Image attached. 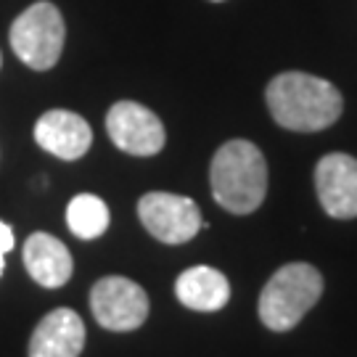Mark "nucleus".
Here are the masks:
<instances>
[{"label": "nucleus", "instance_id": "9b49d317", "mask_svg": "<svg viewBox=\"0 0 357 357\" xmlns=\"http://www.w3.org/2000/svg\"><path fill=\"white\" fill-rule=\"evenodd\" d=\"M24 268L43 289H61L72 278V255L51 233H32L24 243Z\"/></svg>", "mask_w": 357, "mask_h": 357}, {"label": "nucleus", "instance_id": "423d86ee", "mask_svg": "<svg viewBox=\"0 0 357 357\" xmlns=\"http://www.w3.org/2000/svg\"><path fill=\"white\" fill-rule=\"evenodd\" d=\"M138 217L143 228L151 233L156 241L178 246L196 238L202 230V212L193 199L178 193L151 191L138 202Z\"/></svg>", "mask_w": 357, "mask_h": 357}, {"label": "nucleus", "instance_id": "39448f33", "mask_svg": "<svg viewBox=\"0 0 357 357\" xmlns=\"http://www.w3.org/2000/svg\"><path fill=\"white\" fill-rule=\"evenodd\" d=\"M90 310L106 331H135L149 318V296L125 275H106L90 291Z\"/></svg>", "mask_w": 357, "mask_h": 357}, {"label": "nucleus", "instance_id": "6e6552de", "mask_svg": "<svg viewBox=\"0 0 357 357\" xmlns=\"http://www.w3.org/2000/svg\"><path fill=\"white\" fill-rule=\"evenodd\" d=\"M315 188L326 215L357 217V159L349 153H326L315 167Z\"/></svg>", "mask_w": 357, "mask_h": 357}, {"label": "nucleus", "instance_id": "7ed1b4c3", "mask_svg": "<svg viewBox=\"0 0 357 357\" xmlns=\"http://www.w3.org/2000/svg\"><path fill=\"white\" fill-rule=\"evenodd\" d=\"M323 278L312 265L291 262L273 273L259 294V320L270 331L283 333L299 326L302 318L318 305Z\"/></svg>", "mask_w": 357, "mask_h": 357}, {"label": "nucleus", "instance_id": "f8f14e48", "mask_svg": "<svg viewBox=\"0 0 357 357\" xmlns=\"http://www.w3.org/2000/svg\"><path fill=\"white\" fill-rule=\"evenodd\" d=\"M175 294L180 305L196 310V312H217L228 305L230 283L228 278L215 268H188L183 270L175 281Z\"/></svg>", "mask_w": 357, "mask_h": 357}, {"label": "nucleus", "instance_id": "4468645a", "mask_svg": "<svg viewBox=\"0 0 357 357\" xmlns=\"http://www.w3.org/2000/svg\"><path fill=\"white\" fill-rule=\"evenodd\" d=\"M13 249V230L0 220V275H3V265H6V255Z\"/></svg>", "mask_w": 357, "mask_h": 357}, {"label": "nucleus", "instance_id": "1a4fd4ad", "mask_svg": "<svg viewBox=\"0 0 357 357\" xmlns=\"http://www.w3.org/2000/svg\"><path fill=\"white\" fill-rule=\"evenodd\" d=\"M35 141L43 151L53 153L56 159L77 162L88 153L93 143L90 125L75 112L66 109H51L38 119L35 125Z\"/></svg>", "mask_w": 357, "mask_h": 357}, {"label": "nucleus", "instance_id": "0eeeda50", "mask_svg": "<svg viewBox=\"0 0 357 357\" xmlns=\"http://www.w3.org/2000/svg\"><path fill=\"white\" fill-rule=\"evenodd\" d=\"M106 132L119 151L132 156H153L165 149V125L143 103L119 101L106 114Z\"/></svg>", "mask_w": 357, "mask_h": 357}, {"label": "nucleus", "instance_id": "ddd939ff", "mask_svg": "<svg viewBox=\"0 0 357 357\" xmlns=\"http://www.w3.org/2000/svg\"><path fill=\"white\" fill-rule=\"evenodd\" d=\"M66 225L82 241H93L109 228V206L93 193H79L66 206Z\"/></svg>", "mask_w": 357, "mask_h": 357}, {"label": "nucleus", "instance_id": "20e7f679", "mask_svg": "<svg viewBox=\"0 0 357 357\" xmlns=\"http://www.w3.org/2000/svg\"><path fill=\"white\" fill-rule=\"evenodd\" d=\"M8 38L19 61H24L35 72H48L56 66L64 51V16L48 0L32 3L26 11L13 19Z\"/></svg>", "mask_w": 357, "mask_h": 357}, {"label": "nucleus", "instance_id": "2eb2a0df", "mask_svg": "<svg viewBox=\"0 0 357 357\" xmlns=\"http://www.w3.org/2000/svg\"><path fill=\"white\" fill-rule=\"evenodd\" d=\"M215 3H220V0H215Z\"/></svg>", "mask_w": 357, "mask_h": 357}, {"label": "nucleus", "instance_id": "9d476101", "mask_svg": "<svg viewBox=\"0 0 357 357\" xmlns=\"http://www.w3.org/2000/svg\"><path fill=\"white\" fill-rule=\"evenodd\" d=\"M85 323L69 307H59L38 323L29 339V357H79Z\"/></svg>", "mask_w": 357, "mask_h": 357}, {"label": "nucleus", "instance_id": "f257e3e1", "mask_svg": "<svg viewBox=\"0 0 357 357\" xmlns=\"http://www.w3.org/2000/svg\"><path fill=\"white\" fill-rule=\"evenodd\" d=\"M268 109L273 119L294 132H318L342 116V93L328 79L305 72H283L268 85Z\"/></svg>", "mask_w": 357, "mask_h": 357}, {"label": "nucleus", "instance_id": "f03ea898", "mask_svg": "<svg viewBox=\"0 0 357 357\" xmlns=\"http://www.w3.org/2000/svg\"><path fill=\"white\" fill-rule=\"evenodd\" d=\"M212 196L230 215H252L268 196V162L252 141H228L209 167Z\"/></svg>", "mask_w": 357, "mask_h": 357}]
</instances>
